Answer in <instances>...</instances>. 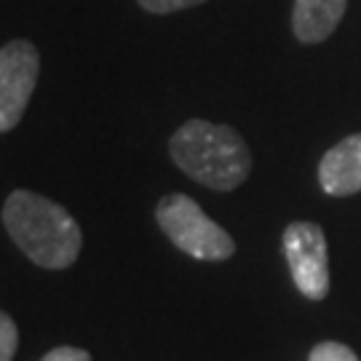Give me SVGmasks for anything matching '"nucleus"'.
<instances>
[{"label":"nucleus","mask_w":361,"mask_h":361,"mask_svg":"<svg viewBox=\"0 0 361 361\" xmlns=\"http://www.w3.org/2000/svg\"><path fill=\"white\" fill-rule=\"evenodd\" d=\"M348 0H295L292 30L300 43H322L343 22Z\"/></svg>","instance_id":"obj_7"},{"label":"nucleus","mask_w":361,"mask_h":361,"mask_svg":"<svg viewBox=\"0 0 361 361\" xmlns=\"http://www.w3.org/2000/svg\"><path fill=\"white\" fill-rule=\"evenodd\" d=\"M147 13H174L185 11V8H195L207 0H137Z\"/></svg>","instance_id":"obj_10"},{"label":"nucleus","mask_w":361,"mask_h":361,"mask_svg":"<svg viewBox=\"0 0 361 361\" xmlns=\"http://www.w3.org/2000/svg\"><path fill=\"white\" fill-rule=\"evenodd\" d=\"M155 219L161 231L169 235V241L190 257L219 262L235 255V241L231 238V233L222 231L214 219H209L207 212L190 195H164L155 207Z\"/></svg>","instance_id":"obj_3"},{"label":"nucleus","mask_w":361,"mask_h":361,"mask_svg":"<svg viewBox=\"0 0 361 361\" xmlns=\"http://www.w3.org/2000/svg\"><path fill=\"white\" fill-rule=\"evenodd\" d=\"M319 182L324 193L353 195L361 190V134L337 142L319 164Z\"/></svg>","instance_id":"obj_6"},{"label":"nucleus","mask_w":361,"mask_h":361,"mask_svg":"<svg viewBox=\"0 0 361 361\" xmlns=\"http://www.w3.org/2000/svg\"><path fill=\"white\" fill-rule=\"evenodd\" d=\"M284 255L297 289L308 300H324L329 292V255L322 228L316 222L286 225Z\"/></svg>","instance_id":"obj_5"},{"label":"nucleus","mask_w":361,"mask_h":361,"mask_svg":"<svg viewBox=\"0 0 361 361\" xmlns=\"http://www.w3.org/2000/svg\"><path fill=\"white\" fill-rule=\"evenodd\" d=\"M40 54L30 40H8L0 49V131H11L25 118L38 86Z\"/></svg>","instance_id":"obj_4"},{"label":"nucleus","mask_w":361,"mask_h":361,"mask_svg":"<svg viewBox=\"0 0 361 361\" xmlns=\"http://www.w3.org/2000/svg\"><path fill=\"white\" fill-rule=\"evenodd\" d=\"M169 153L174 164L198 185L212 190H235L252 171V153L244 137L231 126L188 121L171 134Z\"/></svg>","instance_id":"obj_2"},{"label":"nucleus","mask_w":361,"mask_h":361,"mask_svg":"<svg viewBox=\"0 0 361 361\" xmlns=\"http://www.w3.org/2000/svg\"><path fill=\"white\" fill-rule=\"evenodd\" d=\"M40 361H91V353L83 348H73V345H59L49 350Z\"/></svg>","instance_id":"obj_11"},{"label":"nucleus","mask_w":361,"mask_h":361,"mask_svg":"<svg viewBox=\"0 0 361 361\" xmlns=\"http://www.w3.org/2000/svg\"><path fill=\"white\" fill-rule=\"evenodd\" d=\"M308 361H359V356L348 345L335 343V340H326V343H319L316 348L310 350Z\"/></svg>","instance_id":"obj_9"},{"label":"nucleus","mask_w":361,"mask_h":361,"mask_svg":"<svg viewBox=\"0 0 361 361\" xmlns=\"http://www.w3.org/2000/svg\"><path fill=\"white\" fill-rule=\"evenodd\" d=\"M3 225L30 262L65 271L80 255L83 233L62 204L32 190H13L3 204Z\"/></svg>","instance_id":"obj_1"},{"label":"nucleus","mask_w":361,"mask_h":361,"mask_svg":"<svg viewBox=\"0 0 361 361\" xmlns=\"http://www.w3.org/2000/svg\"><path fill=\"white\" fill-rule=\"evenodd\" d=\"M16 345H19V329L11 316L0 310V361H13Z\"/></svg>","instance_id":"obj_8"}]
</instances>
